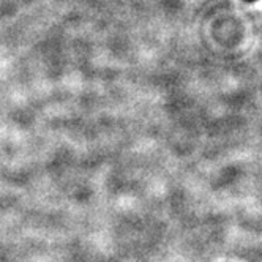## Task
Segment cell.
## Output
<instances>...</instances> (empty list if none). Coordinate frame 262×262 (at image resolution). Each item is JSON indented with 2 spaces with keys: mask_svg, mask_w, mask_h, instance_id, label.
<instances>
[{
  "mask_svg": "<svg viewBox=\"0 0 262 262\" xmlns=\"http://www.w3.org/2000/svg\"><path fill=\"white\" fill-rule=\"evenodd\" d=\"M245 2H256V0H245Z\"/></svg>",
  "mask_w": 262,
  "mask_h": 262,
  "instance_id": "1",
  "label": "cell"
}]
</instances>
